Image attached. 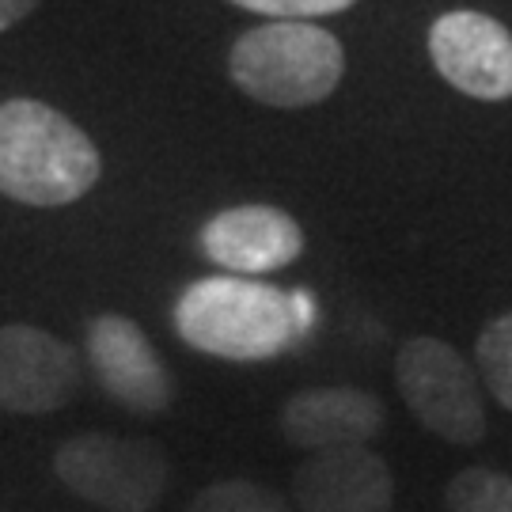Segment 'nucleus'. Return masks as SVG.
Returning <instances> with one entry per match:
<instances>
[{
	"instance_id": "obj_1",
	"label": "nucleus",
	"mask_w": 512,
	"mask_h": 512,
	"mask_svg": "<svg viewBox=\"0 0 512 512\" xmlns=\"http://www.w3.org/2000/svg\"><path fill=\"white\" fill-rule=\"evenodd\" d=\"M308 293H281L258 277L217 274L186 285L175 330L190 349L220 361H270L311 323Z\"/></svg>"
},
{
	"instance_id": "obj_2",
	"label": "nucleus",
	"mask_w": 512,
	"mask_h": 512,
	"mask_svg": "<svg viewBox=\"0 0 512 512\" xmlns=\"http://www.w3.org/2000/svg\"><path fill=\"white\" fill-rule=\"evenodd\" d=\"M103 175L95 141L38 99L0 103V194L19 205L57 209L80 202Z\"/></svg>"
},
{
	"instance_id": "obj_3",
	"label": "nucleus",
	"mask_w": 512,
	"mask_h": 512,
	"mask_svg": "<svg viewBox=\"0 0 512 512\" xmlns=\"http://www.w3.org/2000/svg\"><path fill=\"white\" fill-rule=\"evenodd\" d=\"M228 73L243 95L277 110L323 103L346 73L342 42L319 23L270 19L236 38Z\"/></svg>"
},
{
	"instance_id": "obj_4",
	"label": "nucleus",
	"mask_w": 512,
	"mask_h": 512,
	"mask_svg": "<svg viewBox=\"0 0 512 512\" xmlns=\"http://www.w3.org/2000/svg\"><path fill=\"white\" fill-rule=\"evenodd\" d=\"M61 486L107 512H152L167 490L164 444L118 433H80L54 452Z\"/></svg>"
},
{
	"instance_id": "obj_5",
	"label": "nucleus",
	"mask_w": 512,
	"mask_h": 512,
	"mask_svg": "<svg viewBox=\"0 0 512 512\" xmlns=\"http://www.w3.org/2000/svg\"><path fill=\"white\" fill-rule=\"evenodd\" d=\"M395 384L421 429L448 444H478L486 437V403L475 365L440 338H410L395 357Z\"/></svg>"
},
{
	"instance_id": "obj_6",
	"label": "nucleus",
	"mask_w": 512,
	"mask_h": 512,
	"mask_svg": "<svg viewBox=\"0 0 512 512\" xmlns=\"http://www.w3.org/2000/svg\"><path fill=\"white\" fill-rule=\"evenodd\" d=\"M429 57L437 73L471 99H512V31L471 8L444 12L429 27Z\"/></svg>"
},
{
	"instance_id": "obj_7",
	"label": "nucleus",
	"mask_w": 512,
	"mask_h": 512,
	"mask_svg": "<svg viewBox=\"0 0 512 512\" xmlns=\"http://www.w3.org/2000/svg\"><path fill=\"white\" fill-rule=\"evenodd\" d=\"M80 387V361L57 334L31 323L0 327V410L54 414Z\"/></svg>"
},
{
	"instance_id": "obj_8",
	"label": "nucleus",
	"mask_w": 512,
	"mask_h": 512,
	"mask_svg": "<svg viewBox=\"0 0 512 512\" xmlns=\"http://www.w3.org/2000/svg\"><path fill=\"white\" fill-rule=\"evenodd\" d=\"M88 361L103 391L133 414H164L175 399V380L156 346L126 315H99L88 323Z\"/></svg>"
},
{
	"instance_id": "obj_9",
	"label": "nucleus",
	"mask_w": 512,
	"mask_h": 512,
	"mask_svg": "<svg viewBox=\"0 0 512 512\" xmlns=\"http://www.w3.org/2000/svg\"><path fill=\"white\" fill-rule=\"evenodd\" d=\"M202 251L236 277L274 274L304 255V228L277 205H232L205 220Z\"/></svg>"
},
{
	"instance_id": "obj_10",
	"label": "nucleus",
	"mask_w": 512,
	"mask_h": 512,
	"mask_svg": "<svg viewBox=\"0 0 512 512\" xmlns=\"http://www.w3.org/2000/svg\"><path fill=\"white\" fill-rule=\"evenodd\" d=\"M384 421V403L361 387H304L281 406V437L308 456L368 448L384 433Z\"/></svg>"
},
{
	"instance_id": "obj_11",
	"label": "nucleus",
	"mask_w": 512,
	"mask_h": 512,
	"mask_svg": "<svg viewBox=\"0 0 512 512\" xmlns=\"http://www.w3.org/2000/svg\"><path fill=\"white\" fill-rule=\"evenodd\" d=\"M293 497L300 512H391L395 475L372 448L315 452L293 471Z\"/></svg>"
},
{
	"instance_id": "obj_12",
	"label": "nucleus",
	"mask_w": 512,
	"mask_h": 512,
	"mask_svg": "<svg viewBox=\"0 0 512 512\" xmlns=\"http://www.w3.org/2000/svg\"><path fill=\"white\" fill-rule=\"evenodd\" d=\"M475 365L482 387L512 410V311L482 327L475 342Z\"/></svg>"
},
{
	"instance_id": "obj_13",
	"label": "nucleus",
	"mask_w": 512,
	"mask_h": 512,
	"mask_svg": "<svg viewBox=\"0 0 512 512\" xmlns=\"http://www.w3.org/2000/svg\"><path fill=\"white\" fill-rule=\"evenodd\" d=\"M448 512H512V478L490 467L459 471L444 490Z\"/></svg>"
},
{
	"instance_id": "obj_14",
	"label": "nucleus",
	"mask_w": 512,
	"mask_h": 512,
	"mask_svg": "<svg viewBox=\"0 0 512 512\" xmlns=\"http://www.w3.org/2000/svg\"><path fill=\"white\" fill-rule=\"evenodd\" d=\"M190 512H293L289 501L251 478H228L213 482L190 501Z\"/></svg>"
},
{
	"instance_id": "obj_15",
	"label": "nucleus",
	"mask_w": 512,
	"mask_h": 512,
	"mask_svg": "<svg viewBox=\"0 0 512 512\" xmlns=\"http://www.w3.org/2000/svg\"><path fill=\"white\" fill-rule=\"evenodd\" d=\"M232 4L270 19H304L308 23V19L346 12L349 4H357V0H232Z\"/></svg>"
},
{
	"instance_id": "obj_16",
	"label": "nucleus",
	"mask_w": 512,
	"mask_h": 512,
	"mask_svg": "<svg viewBox=\"0 0 512 512\" xmlns=\"http://www.w3.org/2000/svg\"><path fill=\"white\" fill-rule=\"evenodd\" d=\"M38 4H42V0H0V31L16 27L19 19L31 16Z\"/></svg>"
}]
</instances>
